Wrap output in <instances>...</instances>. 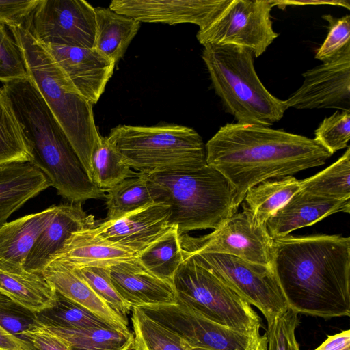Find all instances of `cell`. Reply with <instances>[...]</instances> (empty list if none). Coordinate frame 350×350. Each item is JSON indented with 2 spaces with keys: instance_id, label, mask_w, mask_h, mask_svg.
Segmentation results:
<instances>
[{
  "instance_id": "cell-10",
  "label": "cell",
  "mask_w": 350,
  "mask_h": 350,
  "mask_svg": "<svg viewBox=\"0 0 350 350\" xmlns=\"http://www.w3.org/2000/svg\"><path fill=\"white\" fill-rule=\"evenodd\" d=\"M190 345L208 350H267L266 335L250 334L215 323L183 304L138 307Z\"/></svg>"
},
{
  "instance_id": "cell-6",
  "label": "cell",
  "mask_w": 350,
  "mask_h": 350,
  "mask_svg": "<svg viewBox=\"0 0 350 350\" xmlns=\"http://www.w3.org/2000/svg\"><path fill=\"white\" fill-rule=\"evenodd\" d=\"M107 137L124 162L139 173L193 170L207 164L203 139L190 127L120 124Z\"/></svg>"
},
{
  "instance_id": "cell-37",
  "label": "cell",
  "mask_w": 350,
  "mask_h": 350,
  "mask_svg": "<svg viewBox=\"0 0 350 350\" xmlns=\"http://www.w3.org/2000/svg\"><path fill=\"white\" fill-rule=\"evenodd\" d=\"M350 139V111H336L323 119L314 131V139L332 154L347 148Z\"/></svg>"
},
{
  "instance_id": "cell-34",
  "label": "cell",
  "mask_w": 350,
  "mask_h": 350,
  "mask_svg": "<svg viewBox=\"0 0 350 350\" xmlns=\"http://www.w3.org/2000/svg\"><path fill=\"white\" fill-rule=\"evenodd\" d=\"M301 189L331 200H350V147L336 162L317 174L300 180Z\"/></svg>"
},
{
  "instance_id": "cell-42",
  "label": "cell",
  "mask_w": 350,
  "mask_h": 350,
  "mask_svg": "<svg viewBox=\"0 0 350 350\" xmlns=\"http://www.w3.org/2000/svg\"><path fill=\"white\" fill-rule=\"evenodd\" d=\"M36 350H73L64 339L38 322L23 333Z\"/></svg>"
},
{
  "instance_id": "cell-38",
  "label": "cell",
  "mask_w": 350,
  "mask_h": 350,
  "mask_svg": "<svg viewBox=\"0 0 350 350\" xmlns=\"http://www.w3.org/2000/svg\"><path fill=\"white\" fill-rule=\"evenodd\" d=\"M322 18L328 22V33L314 57L323 63L332 60L350 46V15L336 18L324 14Z\"/></svg>"
},
{
  "instance_id": "cell-7",
  "label": "cell",
  "mask_w": 350,
  "mask_h": 350,
  "mask_svg": "<svg viewBox=\"0 0 350 350\" xmlns=\"http://www.w3.org/2000/svg\"><path fill=\"white\" fill-rule=\"evenodd\" d=\"M183 258L172 279L176 303L219 324L260 334V319L248 302L192 258Z\"/></svg>"
},
{
  "instance_id": "cell-30",
  "label": "cell",
  "mask_w": 350,
  "mask_h": 350,
  "mask_svg": "<svg viewBox=\"0 0 350 350\" xmlns=\"http://www.w3.org/2000/svg\"><path fill=\"white\" fill-rule=\"evenodd\" d=\"M135 172L108 141L98 134L91 157L90 180L105 192Z\"/></svg>"
},
{
  "instance_id": "cell-4",
  "label": "cell",
  "mask_w": 350,
  "mask_h": 350,
  "mask_svg": "<svg viewBox=\"0 0 350 350\" xmlns=\"http://www.w3.org/2000/svg\"><path fill=\"white\" fill-rule=\"evenodd\" d=\"M8 29L23 50L29 77L66 133L90 178L92 153L99 134L92 105L77 91L50 53L24 25Z\"/></svg>"
},
{
  "instance_id": "cell-19",
  "label": "cell",
  "mask_w": 350,
  "mask_h": 350,
  "mask_svg": "<svg viewBox=\"0 0 350 350\" xmlns=\"http://www.w3.org/2000/svg\"><path fill=\"white\" fill-rule=\"evenodd\" d=\"M349 211L350 200L327 199L300 189L267 219L265 225L269 234L277 239L333 213Z\"/></svg>"
},
{
  "instance_id": "cell-27",
  "label": "cell",
  "mask_w": 350,
  "mask_h": 350,
  "mask_svg": "<svg viewBox=\"0 0 350 350\" xmlns=\"http://www.w3.org/2000/svg\"><path fill=\"white\" fill-rule=\"evenodd\" d=\"M24 129L3 88H0V165L30 162Z\"/></svg>"
},
{
  "instance_id": "cell-20",
  "label": "cell",
  "mask_w": 350,
  "mask_h": 350,
  "mask_svg": "<svg viewBox=\"0 0 350 350\" xmlns=\"http://www.w3.org/2000/svg\"><path fill=\"white\" fill-rule=\"evenodd\" d=\"M57 205L6 222L0 228V270L23 274L27 256L42 232L53 219Z\"/></svg>"
},
{
  "instance_id": "cell-8",
  "label": "cell",
  "mask_w": 350,
  "mask_h": 350,
  "mask_svg": "<svg viewBox=\"0 0 350 350\" xmlns=\"http://www.w3.org/2000/svg\"><path fill=\"white\" fill-rule=\"evenodd\" d=\"M183 253L215 274L250 305L258 308L269 324L288 306L273 269L237 256L219 253Z\"/></svg>"
},
{
  "instance_id": "cell-14",
  "label": "cell",
  "mask_w": 350,
  "mask_h": 350,
  "mask_svg": "<svg viewBox=\"0 0 350 350\" xmlns=\"http://www.w3.org/2000/svg\"><path fill=\"white\" fill-rule=\"evenodd\" d=\"M230 0H113L109 8L140 23L208 25Z\"/></svg>"
},
{
  "instance_id": "cell-22",
  "label": "cell",
  "mask_w": 350,
  "mask_h": 350,
  "mask_svg": "<svg viewBox=\"0 0 350 350\" xmlns=\"http://www.w3.org/2000/svg\"><path fill=\"white\" fill-rule=\"evenodd\" d=\"M50 186L46 176L30 162L0 165V228L14 212Z\"/></svg>"
},
{
  "instance_id": "cell-41",
  "label": "cell",
  "mask_w": 350,
  "mask_h": 350,
  "mask_svg": "<svg viewBox=\"0 0 350 350\" xmlns=\"http://www.w3.org/2000/svg\"><path fill=\"white\" fill-rule=\"evenodd\" d=\"M39 0H0V23L8 27L23 25Z\"/></svg>"
},
{
  "instance_id": "cell-39",
  "label": "cell",
  "mask_w": 350,
  "mask_h": 350,
  "mask_svg": "<svg viewBox=\"0 0 350 350\" xmlns=\"http://www.w3.org/2000/svg\"><path fill=\"white\" fill-rule=\"evenodd\" d=\"M297 315L288 308L267 324V350H300L295 338V329L299 322Z\"/></svg>"
},
{
  "instance_id": "cell-15",
  "label": "cell",
  "mask_w": 350,
  "mask_h": 350,
  "mask_svg": "<svg viewBox=\"0 0 350 350\" xmlns=\"http://www.w3.org/2000/svg\"><path fill=\"white\" fill-rule=\"evenodd\" d=\"M42 45L77 91L92 105L96 104L112 77L115 62L95 48Z\"/></svg>"
},
{
  "instance_id": "cell-2",
  "label": "cell",
  "mask_w": 350,
  "mask_h": 350,
  "mask_svg": "<svg viewBox=\"0 0 350 350\" xmlns=\"http://www.w3.org/2000/svg\"><path fill=\"white\" fill-rule=\"evenodd\" d=\"M205 148L207 165L232 185L237 207L252 187L322 165L332 155L314 139L237 122L221 126Z\"/></svg>"
},
{
  "instance_id": "cell-18",
  "label": "cell",
  "mask_w": 350,
  "mask_h": 350,
  "mask_svg": "<svg viewBox=\"0 0 350 350\" xmlns=\"http://www.w3.org/2000/svg\"><path fill=\"white\" fill-rule=\"evenodd\" d=\"M95 224L94 217L83 211L81 204L57 205L53 219L39 235L27 257L25 271L42 273L51 258L73 233L93 227Z\"/></svg>"
},
{
  "instance_id": "cell-9",
  "label": "cell",
  "mask_w": 350,
  "mask_h": 350,
  "mask_svg": "<svg viewBox=\"0 0 350 350\" xmlns=\"http://www.w3.org/2000/svg\"><path fill=\"white\" fill-rule=\"evenodd\" d=\"M272 7L268 0H230L208 25L198 30L196 38L203 46H239L258 57L278 36L271 19Z\"/></svg>"
},
{
  "instance_id": "cell-13",
  "label": "cell",
  "mask_w": 350,
  "mask_h": 350,
  "mask_svg": "<svg viewBox=\"0 0 350 350\" xmlns=\"http://www.w3.org/2000/svg\"><path fill=\"white\" fill-rule=\"evenodd\" d=\"M302 76L303 84L285 100L288 108L350 111V46Z\"/></svg>"
},
{
  "instance_id": "cell-26",
  "label": "cell",
  "mask_w": 350,
  "mask_h": 350,
  "mask_svg": "<svg viewBox=\"0 0 350 350\" xmlns=\"http://www.w3.org/2000/svg\"><path fill=\"white\" fill-rule=\"evenodd\" d=\"M300 189V180L293 176L269 179L247 191L243 208L256 223L265 224L267 219Z\"/></svg>"
},
{
  "instance_id": "cell-31",
  "label": "cell",
  "mask_w": 350,
  "mask_h": 350,
  "mask_svg": "<svg viewBox=\"0 0 350 350\" xmlns=\"http://www.w3.org/2000/svg\"><path fill=\"white\" fill-rule=\"evenodd\" d=\"M105 221H113L154 203L144 174L137 173L106 191Z\"/></svg>"
},
{
  "instance_id": "cell-29",
  "label": "cell",
  "mask_w": 350,
  "mask_h": 350,
  "mask_svg": "<svg viewBox=\"0 0 350 350\" xmlns=\"http://www.w3.org/2000/svg\"><path fill=\"white\" fill-rule=\"evenodd\" d=\"M137 258L152 274L172 282L174 275L183 261L180 232L172 226L153 243L140 252Z\"/></svg>"
},
{
  "instance_id": "cell-1",
  "label": "cell",
  "mask_w": 350,
  "mask_h": 350,
  "mask_svg": "<svg viewBox=\"0 0 350 350\" xmlns=\"http://www.w3.org/2000/svg\"><path fill=\"white\" fill-rule=\"evenodd\" d=\"M272 268L289 308L325 319L350 315V238L273 239Z\"/></svg>"
},
{
  "instance_id": "cell-28",
  "label": "cell",
  "mask_w": 350,
  "mask_h": 350,
  "mask_svg": "<svg viewBox=\"0 0 350 350\" xmlns=\"http://www.w3.org/2000/svg\"><path fill=\"white\" fill-rule=\"evenodd\" d=\"M131 322L134 331L132 350H208L190 345L138 307L132 308Z\"/></svg>"
},
{
  "instance_id": "cell-11",
  "label": "cell",
  "mask_w": 350,
  "mask_h": 350,
  "mask_svg": "<svg viewBox=\"0 0 350 350\" xmlns=\"http://www.w3.org/2000/svg\"><path fill=\"white\" fill-rule=\"evenodd\" d=\"M183 253H219L272 268L273 239L265 224L254 221L245 209L235 213L211 233L198 237L180 233Z\"/></svg>"
},
{
  "instance_id": "cell-44",
  "label": "cell",
  "mask_w": 350,
  "mask_h": 350,
  "mask_svg": "<svg viewBox=\"0 0 350 350\" xmlns=\"http://www.w3.org/2000/svg\"><path fill=\"white\" fill-rule=\"evenodd\" d=\"M314 350H350V331H342L328 336L327 339Z\"/></svg>"
},
{
  "instance_id": "cell-17",
  "label": "cell",
  "mask_w": 350,
  "mask_h": 350,
  "mask_svg": "<svg viewBox=\"0 0 350 350\" xmlns=\"http://www.w3.org/2000/svg\"><path fill=\"white\" fill-rule=\"evenodd\" d=\"M108 269L114 288L132 308L177 302L172 282L152 274L137 257Z\"/></svg>"
},
{
  "instance_id": "cell-36",
  "label": "cell",
  "mask_w": 350,
  "mask_h": 350,
  "mask_svg": "<svg viewBox=\"0 0 350 350\" xmlns=\"http://www.w3.org/2000/svg\"><path fill=\"white\" fill-rule=\"evenodd\" d=\"M5 27L0 23V81L3 84L29 77L23 50Z\"/></svg>"
},
{
  "instance_id": "cell-16",
  "label": "cell",
  "mask_w": 350,
  "mask_h": 350,
  "mask_svg": "<svg viewBox=\"0 0 350 350\" xmlns=\"http://www.w3.org/2000/svg\"><path fill=\"white\" fill-rule=\"evenodd\" d=\"M170 207L153 203L113 221L96 223L95 234L138 254L153 243L172 226Z\"/></svg>"
},
{
  "instance_id": "cell-21",
  "label": "cell",
  "mask_w": 350,
  "mask_h": 350,
  "mask_svg": "<svg viewBox=\"0 0 350 350\" xmlns=\"http://www.w3.org/2000/svg\"><path fill=\"white\" fill-rule=\"evenodd\" d=\"M134 251L104 239L92 227L73 233L50 259L71 269L85 267L109 268L119 262L136 258Z\"/></svg>"
},
{
  "instance_id": "cell-3",
  "label": "cell",
  "mask_w": 350,
  "mask_h": 350,
  "mask_svg": "<svg viewBox=\"0 0 350 350\" xmlns=\"http://www.w3.org/2000/svg\"><path fill=\"white\" fill-rule=\"evenodd\" d=\"M144 174L154 202L170 207L169 225L180 234L217 229L238 208L231 183L207 164L193 170Z\"/></svg>"
},
{
  "instance_id": "cell-25",
  "label": "cell",
  "mask_w": 350,
  "mask_h": 350,
  "mask_svg": "<svg viewBox=\"0 0 350 350\" xmlns=\"http://www.w3.org/2000/svg\"><path fill=\"white\" fill-rule=\"evenodd\" d=\"M0 291L36 313L53 306L57 299L56 290L42 273L14 274L0 270Z\"/></svg>"
},
{
  "instance_id": "cell-23",
  "label": "cell",
  "mask_w": 350,
  "mask_h": 350,
  "mask_svg": "<svg viewBox=\"0 0 350 350\" xmlns=\"http://www.w3.org/2000/svg\"><path fill=\"white\" fill-rule=\"evenodd\" d=\"M42 273L57 293L88 308L117 329L130 331L126 316L112 309L72 269L51 262Z\"/></svg>"
},
{
  "instance_id": "cell-5",
  "label": "cell",
  "mask_w": 350,
  "mask_h": 350,
  "mask_svg": "<svg viewBox=\"0 0 350 350\" xmlns=\"http://www.w3.org/2000/svg\"><path fill=\"white\" fill-rule=\"evenodd\" d=\"M254 57L250 50L230 44L204 45L202 55L225 111L237 123L269 127L282 119L288 107L264 86Z\"/></svg>"
},
{
  "instance_id": "cell-24",
  "label": "cell",
  "mask_w": 350,
  "mask_h": 350,
  "mask_svg": "<svg viewBox=\"0 0 350 350\" xmlns=\"http://www.w3.org/2000/svg\"><path fill=\"white\" fill-rule=\"evenodd\" d=\"M95 14L94 48L116 64L123 57L141 23L109 8H95Z\"/></svg>"
},
{
  "instance_id": "cell-32",
  "label": "cell",
  "mask_w": 350,
  "mask_h": 350,
  "mask_svg": "<svg viewBox=\"0 0 350 350\" xmlns=\"http://www.w3.org/2000/svg\"><path fill=\"white\" fill-rule=\"evenodd\" d=\"M37 318L38 322L45 326L67 329H83L95 327L117 329L88 308L57 292L54 305L37 313Z\"/></svg>"
},
{
  "instance_id": "cell-40",
  "label": "cell",
  "mask_w": 350,
  "mask_h": 350,
  "mask_svg": "<svg viewBox=\"0 0 350 350\" xmlns=\"http://www.w3.org/2000/svg\"><path fill=\"white\" fill-rule=\"evenodd\" d=\"M38 322L37 313L0 291V325L21 338L23 333Z\"/></svg>"
},
{
  "instance_id": "cell-33",
  "label": "cell",
  "mask_w": 350,
  "mask_h": 350,
  "mask_svg": "<svg viewBox=\"0 0 350 350\" xmlns=\"http://www.w3.org/2000/svg\"><path fill=\"white\" fill-rule=\"evenodd\" d=\"M45 327L64 339L73 350H132L133 349L134 335L131 331L125 332L113 327L67 329Z\"/></svg>"
},
{
  "instance_id": "cell-35",
  "label": "cell",
  "mask_w": 350,
  "mask_h": 350,
  "mask_svg": "<svg viewBox=\"0 0 350 350\" xmlns=\"http://www.w3.org/2000/svg\"><path fill=\"white\" fill-rule=\"evenodd\" d=\"M72 269L116 312L126 316L132 310L131 304L122 299L114 288L108 268L85 267Z\"/></svg>"
},
{
  "instance_id": "cell-12",
  "label": "cell",
  "mask_w": 350,
  "mask_h": 350,
  "mask_svg": "<svg viewBox=\"0 0 350 350\" xmlns=\"http://www.w3.org/2000/svg\"><path fill=\"white\" fill-rule=\"evenodd\" d=\"M24 25L42 44L94 47L95 8L84 0H39Z\"/></svg>"
},
{
  "instance_id": "cell-43",
  "label": "cell",
  "mask_w": 350,
  "mask_h": 350,
  "mask_svg": "<svg viewBox=\"0 0 350 350\" xmlns=\"http://www.w3.org/2000/svg\"><path fill=\"white\" fill-rule=\"evenodd\" d=\"M0 350H36L27 340L10 334L0 325Z\"/></svg>"
}]
</instances>
